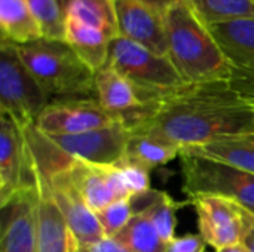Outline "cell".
Returning <instances> with one entry per match:
<instances>
[{
  "label": "cell",
  "mask_w": 254,
  "mask_h": 252,
  "mask_svg": "<svg viewBox=\"0 0 254 252\" xmlns=\"http://www.w3.org/2000/svg\"><path fill=\"white\" fill-rule=\"evenodd\" d=\"M132 134H147L182 149L254 135V102L228 82L186 83L124 113Z\"/></svg>",
  "instance_id": "cell-1"
},
{
  "label": "cell",
  "mask_w": 254,
  "mask_h": 252,
  "mask_svg": "<svg viewBox=\"0 0 254 252\" xmlns=\"http://www.w3.org/2000/svg\"><path fill=\"white\" fill-rule=\"evenodd\" d=\"M168 58L186 83L229 82L231 67L208 27L188 0L164 12Z\"/></svg>",
  "instance_id": "cell-2"
},
{
  "label": "cell",
  "mask_w": 254,
  "mask_h": 252,
  "mask_svg": "<svg viewBox=\"0 0 254 252\" xmlns=\"http://www.w3.org/2000/svg\"><path fill=\"white\" fill-rule=\"evenodd\" d=\"M18 50L51 101L97 97L95 73L67 42L39 39Z\"/></svg>",
  "instance_id": "cell-3"
},
{
  "label": "cell",
  "mask_w": 254,
  "mask_h": 252,
  "mask_svg": "<svg viewBox=\"0 0 254 252\" xmlns=\"http://www.w3.org/2000/svg\"><path fill=\"white\" fill-rule=\"evenodd\" d=\"M107 65L134 85L141 102L186 85L168 56L158 55L119 34L110 40Z\"/></svg>",
  "instance_id": "cell-4"
},
{
  "label": "cell",
  "mask_w": 254,
  "mask_h": 252,
  "mask_svg": "<svg viewBox=\"0 0 254 252\" xmlns=\"http://www.w3.org/2000/svg\"><path fill=\"white\" fill-rule=\"evenodd\" d=\"M51 98L22 61L18 46L0 43V111L7 113L22 129L36 125Z\"/></svg>",
  "instance_id": "cell-5"
},
{
  "label": "cell",
  "mask_w": 254,
  "mask_h": 252,
  "mask_svg": "<svg viewBox=\"0 0 254 252\" xmlns=\"http://www.w3.org/2000/svg\"><path fill=\"white\" fill-rule=\"evenodd\" d=\"M183 192L189 199L220 196L241 203L254 212V174L228 163L189 153H180Z\"/></svg>",
  "instance_id": "cell-6"
},
{
  "label": "cell",
  "mask_w": 254,
  "mask_h": 252,
  "mask_svg": "<svg viewBox=\"0 0 254 252\" xmlns=\"http://www.w3.org/2000/svg\"><path fill=\"white\" fill-rule=\"evenodd\" d=\"M188 202L196 211L199 235L216 251L244 244L254 221L249 208L220 196H198Z\"/></svg>",
  "instance_id": "cell-7"
},
{
  "label": "cell",
  "mask_w": 254,
  "mask_h": 252,
  "mask_svg": "<svg viewBox=\"0 0 254 252\" xmlns=\"http://www.w3.org/2000/svg\"><path fill=\"white\" fill-rule=\"evenodd\" d=\"M37 187V175L22 129L7 113L0 111V206L18 193Z\"/></svg>",
  "instance_id": "cell-8"
},
{
  "label": "cell",
  "mask_w": 254,
  "mask_h": 252,
  "mask_svg": "<svg viewBox=\"0 0 254 252\" xmlns=\"http://www.w3.org/2000/svg\"><path fill=\"white\" fill-rule=\"evenodd\" d=\"M231 67V88L254 102V18L207 25Z\"/></svg>",
  "instance_id": "cell-9"
},
{
  "label": "cell",
  "mask_w": 254,
  "mask_h": 252,
  "mask_svg": "<svg viewBox=\"0 0 254 252\" xmlns=\"http://www.w3.org/2000/svg\"><path fill=\"white\" fill-rule=\"evenodd\" d=\"M124 120V114L104 108L97 98L54 100L36 122L46 135H70L100 129Z\"/></svg>",
  "instance_id": "cell-10"
},
{
  "label": "cell",
  "mask_w": 254,
  "mask_h": 252,
  "mask_svg": "<svg viewBox=\"0 0 254 252\" xmlns=\"http://www.w3.org/2000/svg\"><path fill=\"white\" fill-rule=\"evenodd\" d=\"M132 132L124 120L70 135H48L65 154L92 165L112 166L125 157Z\"/></svg>",
  "instance_id": "cell-11"
},
{
  "label": "cell",
  "mask_w": 254,
  "mask_h": 252,
  "mask_svg": "<svg viewBox=\"0 0 254 252\" xmlns=\"http://www.w3.org/2000/svg\"><path fill=\"white\" fill-rule=\"evenodd\" d=\"M43 181L48 184L54 201L61 209L71 236L80 247L95 245L106 239L104 230L97 218V214L86 205L83 198L79 195L68 177L67 169Z\"/></svg>",
  "instance_id": "cell-12"
},
{
  "label": "cell",
  "mask_w": 254,
  "mask_h": 252,
  "mask_svg": "<svg viewBox=\"0 0 254 252\" xmlns=\"http://www.w3.org/2000/svg\"><path fill=\"white\" fill-rule=\"evenodd\" d=\"M67 172L73 186L94 212L104 209L113 202L131 198L116 165H92L73 157Z\"/></svg>",
  "instance_id": "cell-13"
},
{
  "label": "cell",
  "mask_w": 254,
  "mask_h": 252,
  "mask_svg": "<svg viewBox=\"0 0 254 252\" xmlns=\"http://www.w3.org/2000/svg\"><path fill=\"white\" fill-rule=\"evenodd\" d=\"M118 33L149 50L168 56L164 15L144 0H113Z\"/></svg>",
  "instance_id": "cell-14"
},
{
  "label": "cell",
  "mask_w": 254,
  "mask_h": 252,
  "mask_svg": "<svg viewBox=\"0 0 254 252\" xmlns=\"http://www.w3.org/2000/svg\"><path fill=\"white\" fill-rule=\"evenodd\" d=\"M39 187L27 189L1 206V252L37 251Z\"/></svg>",
  "instance_id": "cell-15"
},
{
  "label": "cell",
  "mask_w": 254,
  "mask_h": 252,
  "mask_svg": "<svg viewBox=\"0 0 254 252\" xmlns=\"http://www.w3.org/2000/svg\"><path fill=\"white\" fill-rule=\"evenodd\" d=\"M37 175V174H36ZM37 251L68 252L70 230L48 184L37 177Z\"/></svg>",
  "instance_id": "cell-16"
},
{
  "label": "cell",
  "mask_w": 254,
  "mask_h": 252,
  "mask_svg": "<svg viewBox=\"0 0 254 252\" xmlns=\"http://www.w3.org/2000/svg\"><path fill=\"white\" fill-rule=\"evenodd\" d=\"M112 39L95 27L86 25L73 16L67 18L65 42L94 73L107 65Z\"/></svg>",
  "instance_id": "cell-17"
},
{
  "label": "cell",
  "mask_w": 254,
  "mask_h": 252,
  "mask_svg": "<svg viewBox=\"0 0 254 252\" xmlns=\"http://www.w3.org/2000/svg\"><path fill=\"white\" fill-rule=\"evenodd\" d=\"M95 91L100 104L113 113H128L143 105L134 85L110 65L95 73Z\"/></svg>",
  "instance_id": "cell-18"
},
{
  "label": "cell",
  "mask_w": 254,
  "mask_h": 252,
  "mask_svg": "<svg viewBox=\"0 0 254 252\" xmlns=\"http://www.w3.org/2000/svg\"><path fill=\"white\" fill-rule=\"evenodd\" d=\"M1 40L16 46L42 39L40 27L27 0H0Z\"/></svg>",
  "instance_id": "cell-19"
},
{
  "label": "cell",
  "mask_w": 254,
  "mask_h": 252,
  "mask_svg": "<svg viewBox=\"0 0 254 252\" xmlns=\"http://www.w3.org/2000/svg\"><path fill=\"white\" fill-rule=\"evenodd\" d=\"M254 174V135L234 137L204 146L182 149Z\"/></svg>",
  "instance_id": "cell-20"
},
{
  "label": "cell",
  "mask_w": 254,
  "mask_h": 252,
  "mask_svg": "<svg viewBox=\"0 0 254 252\" xmlns=\"http://www.w3.org/2000/svg\"><path fill=\"white\" fill-rule=\"evenodd\" d=\"M180 153L182 147L171 141L147 134H132L128 141L125 157L138 162L152 171L153 168L170 163L180 156Z\"/></svg>",
  "instance_id": "cell-21"
},
{
  "label": "cell",
  "mask_w": 254,
  "mask_h": 252,
  "mask_svg": "<svg viewBox=\"0 0 254 252\" xmlns=\"http://www.w3.org/2000/svg\"><path fill=\"white\" fill-rule=\"evenodd\" d=\"M113 239L132 252H165L167 250V244L161 239L144 211L137 212Z\"/></svg>",
  "instance_id": "cell-22"
},
{
  "label": "cell",
  "mask_w": 254,
  "mask_h": 252,
  "mask_svg": "<svg viewBox=\"0 0 254 252\" xmlns=\"http://www.w3.org/2000/svg\"><path fill=\"white\" fill-rule=\"evenodd\" d=\"M205 24H217L240 18H254L253 0H188Z\"/></svg>",
  "instance_id": "cell-23"
},
{
  "label": "cell",
  "mask_w": 254,
  "mask_h": 252,
  "mask_svg": "<svg viewBox=\"0 0 254 252\" xmlns=\"http://www.w3.org/2000/svg\"><path fill=\"white\" fill-rule=\"evenodd\" d=\"M68 16L95 27L107 33L110 37L119 34L113 0H73Z\"/></svg>",
  "instance_id": "cell-24"
},
{
  "label": "cell",
  "mask_w": 254,
  "mask_h": 252,
  "mask_svg": "<svg viewBox=\"0 0 254 252\" xmlns=\"http://www.w3.org/2000/svg\"><path fill=\"white\" fill-rule=\"evenodd\" d=\"M39 27L42 39L64 40L67 18L57 0H27Z\"/></svg>",
  "instance_id": "cell-25"
},
{
  "label": "cell",
  "mask_w": 254,
  "mask_h": 252,
  "mask_svg": "<svg viewBox=\"0 0 254 252\" xmlns=\"http://www.w3.org/2000/svg\"><path fill=\"white\" fill-rule=\"evenodd\" d=\"M179 208L180 203L176 202L170 195L155 190L152 202L146 209H143L149 215L161 239L167 245L176 238V212Z\"/></svg>",
  "instance_id": "cell-26"
},
{
  "label": "cell",
  "mask_w": 254,
  "mask_h": 252,
  "mask_svg": "<svg viewBox=\"0 0 254 252\" xmlns=\"http://www.w3.org/2000/svg\"><path fill=\"white\" fill-rule=\"evenodd\" d=\"M95 214L104 230L106 238H115L135 215L131 198L113 202L112 205L106 206L101 211H97Z\"/></svg>",
  "instance_id": "cell-27"
},
{
  "label": "cell",
  "mask_w": 254,
  "mask_h": 252,
  "mask_svg": "<svg viewBox=\"0 0 254 252\" xmlns=\"http://www.w3.org/2000/svg\"><path fill=\"white\" fill-rule=\"evenodd\" d=\"M116 166L119 168L122 178L125 181V186L132 196H140L147 193L150 189V169H147L146 166H143L138 162H134L131 159L124 157L121 162L116 163Z\"/></svg>",
  "instance_id": "cell-28"
},
{
  "label": "cell",
  "mask_w": 254,
  "mask_h": 252,
  "mask_svg": "<svg viewBox=\"0 0 254 252\" xmlns=\"http://www.w3.org/2000/svg\"><path fill=\"white\" fill-rule=\"evenodd\" d=\"M207 242L201 235H185L174 238L168 245L165 252H205Z\"/></svg>",
  "instance_id": "cell-29"
},
{
  "label": "cell",
  "mask_w": 254,
  "mask_h": 252,
  "mask_svg": "<svg viewBox=\"0 0 254 252\" xmlns=\"http://www.w3.org/2000/svg\"><path fill=\"white\" fill-rule=\"evenodd\" d=\"M76 247H77V252H132L113 238H106L101 242L88 247H80L76 242Z\"/></svg>",
  "instance_id": "cell-30"
},
{
  "label": "cell",
  "mask_w": 254,
  "mask_h": 252,
  "mask_svg": "<svg viewBox=\"0 0 254 252\" xmlns=\"http://www.w3.org/2000/svg\"><path fill=\"white\" fill-rule=\"evenodd\" d=\"M147 4H150L153 9H156V10H159L162 15H164V12L171 6V4H174L177 0H144Z\"/></svg>",
  "instance_id": "cell-31"
},
{
  "label": "cell",
  "mask_w": 254,
  "mask_h": 252,
  "mask_svg": "<svg viewBox=\"0 0 254 252\" xmlns=\"http://www.w3.org/2000/svg\"><path fill=\"white\" fill-rule=\"evenodd\" d=\"M244 248L247 250V252H254V221H253V226H252V229H250V232H249V235H247V238H246V241H244Z\"/></svg>",
  "instance_id": "cell-32"
},
{
  "label": "cell",
  "mask_w": 254,
  "mask_h": 252,
  "mask_svg": "<svg viewBox=\"0 0 254 252\" xmlns=\"http://www.w3.org/2000/svg\"><path fill=\"white\" fill-rule=\"evenodd\" d=\"M217 252H247V250L244 248V245H238V247L226 248V250H222V251H217Z\"/></svg>",
  "instance_id": "cell-33"
},
{
  "label": "cell",
  "mask_w": 254,
  "mask_h": 252,
  "mask_svg": "<svg viewBox=\"0 0 254 252\" xmlns=\"http://www.w3.org/2000/svg\"><path fill=\"white\" fill-rule=\"evenodd\" d=\"M71 235V233H70ZM68 252H77V247H76V239L73 236H70V247H68Z\"/></svg>",
  "instance_id": "cell-34"
},
{
  "label": "cell",
  "mask_w": 254,
  "mask_h": 252,
  "mask_svg": "<svg viewBox=\"0 0 254 252\" xmlns=\"http://www.w3.org/2000/svg\"><path fill=\"white\" fill-rule=\"evenodd\" d=\"M253 214H254V212H253Z\"/></svg>",
  "instance_id": "cell-35"
},
{
  "label": "cell",
  "mask_w": 254,
  "mask_h": 252,
  "mask_svg": "<svg viewBox=\"0 0 254 252\" xmlns=\"http://www.w3.org/2000/svg\"><path fill=\"white\" fill-rule=\"evenodd\" d=\"M253 1H254V0H253Z\"/></svg>",
  "instance_id": "cell-36"
}]
</instances>
